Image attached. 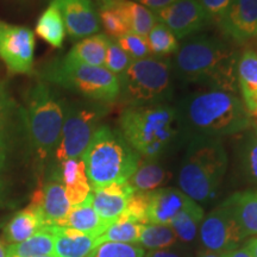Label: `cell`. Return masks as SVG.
I'll use <instances>...</instances> for the list:
<instances>
[{"label": "cell", "instance_id": "1", "mask_svg": "<svg viewBox=\"0 0 257 257\" xmlns=\"http://www.w3.org/2000/svg\"><path fill=\"white\" fill-rule=\"evenodd\" d=\"M238 56L230 42L198 34L180 43L178 51L170 57V63L174 76L181 81L238 93L236 79Z\"/></svg>", "mask_w": 257, "mask_h": 257}, {"label": "cell", "instance_id": "2", "mask_svg": "<svg viewBox=\"0 0 257 257\" xmlns=\"http://www.w3.org/2000/svg\"><path fill=\"white\" fill-rule=\"evenodd\" d=\"M175 106L189 138H220L251 127L248 110L238 93L208 88L184 96Z\"/></svg>", "mask_w": 257, "mask_h": 257}, {"label": "cell", "instance_id": "3", "mask_svg": "<svg viewBox=\"0 0 257 257\" xmlns=\"http://www.w3.org/2000/svg\"><path fill=\"white\" fill-rule=\"evenodd\" d=\"M118 124V130L141 159L159 160L189 140L176 106L169 102L124 107Z\"/></svg>", "mask_w": 257, "mask_h": 257}, {"label": "cell", "instance_id": "4", "mask_svg": "<svg viewBox=\"0 0 257 257\" xmlns=\"http://www.w3.org/2000/svg\"><path fill=\"white\" fill-rule=\"evenodd\" d=\"M227 162L220 138L192 136L180 167V189L195 202L210 201L223 182Z\"/></svg>", "mask_w": 257, "mask_h": 257}, {"label": "cell", "instance_id": "5", "mask_svg": "<svg viewBox=\"0 0 257 257\" xmlns=\"http://www.w3.org/2000/svg\"><path fill=\"white\" fill-rule=\"evenodd\" d=\"M92 191L111 184H125L137 169L141 156L119 130L102 124L82 155Z\"/></svg>", "mask_w": 257, "mask_h": 257}, {"label": "cell", "instance_id": "6", "mask_svg": "<svg viewBox=\"0 0 257 257\" xmlns=\"http://www.w3.org/2000/svg\"><path fill=\"white\" fill-rule=\"evenodd\" d=\"M119 96L124 107L167 104L174 92V74L170 57L149 56L133 61L128 68L118 76Z\"/></svg>", "mask_w": 257, "mask_h": 257}, {"label": "cell", "instance_id": "7", "mask_svg": "<svg viewBox=\"0 0 257 257\" xmlns=\"http://www.w3.org/2000/svg\"><path fill=\"white\" fill-rule=\"evenodd\" d=\"M42 75L47 81L92 101L108 105L117 101L119 96V79L105 67L86 66L63 57L48 64Z\"/></svg>", "mask_w": 257, "mask_h": 257}, {"label": "cell", "instance_id": "8", "mask_svg": "<svg viewBox=\"0 0 257 257\" xmlns=\"http://www.w3.org/2000/svg\"><path fill=\"white\" fill-rule=\"evenodd\" d=\"M63 102L51 92L46 83L40 82L29 93L24 120L41 160L55 153L64 121Z\"/></svg>", "mask_w": 257, "mask_h": 257}, {"label": "cell", "instance_id": "9", "mask_svg": "<svg viewBox=\"0 0 257 257\" xmlns=\"http://www.w3.org/2000/svg\"><path fill=\"white\" fill-rule=\"evenodd\" d=\"M108 110L107 104L96 101L69 106L64 114L59 144L54 153L55 159L60 163L70 159H81Z\"/></svg>", "mask_w": 257, "mask_h": 257}, {"label": "cell", "instance_id": "10", "mask_svg": "<svg viewBox=\"0 0 257 257\" xmlns=\"http://www.w3.org/2000/svg\"><path fill=\"white\" fill-rule=\"evenodd\" d=\"M199 230L201 244L206 251L230 252L244 240L227 199L204 217Z\"/></svg>", "mask_w": 257, "mask_h": 257}, {"label": "cell", "instance_id": "11", "mask_svg": "<svg viewBox=\"0 0 257 257\" xmlns=\"http://www.w3.org/2000/svg\"><path fill=\"white\" fill-rule=\"evenodd\" d=\"M35 35L30 29L0 23V59L12 73L28 74L34 67Z\"/></svg>", "mask_w": 257, "mask_h": 257}, {"label": "cell", "instance_id": "12", "mask_svg": "<svg viewBox=\"0 0 257 257\" xmlns=\"http://www.w3.org/2000/svg\"><path fill=\"white\" fill-rule=\"evenodd\" d=\"M153 14L156 22L170 29L179 41L197 35L210 24L198 0H178Z\"/></svg>", "mask_w": 257, "mask_h": 257}, {"label": "cell", "instance_id": "13", "mask_svg": "<svg viewBox=\"0 0 257 257\" xmlns=\"http://www.w3.org/2000/svg\"><path fill=\"white\" fill-rule=\"evenodd\" d=\"M60 11L72 40L93 36L100 31V21L93 0H51Z\"/></svg>", "mask_w": 257, "mask_h": 257}, {"label": "cell", "instance_id": "14", "mask_svg": "<svg viewBox=\"0 0 257 257\" xmlns=\"http://www.w3.org/2000/svg\"><path fill=\"white\" fill-rule=\"evenodd\" d=\"M219 29L230 42L248 43L257 37V0H233Z\"/></svg>", "mask_w": 257, "mask_h": 257}, {"label": "cell", "instance_id": "15", "mask_svg": "<svg viewBox=\"0 0 257 257\" xmlns=\"http://www.w3.org/2000/svg\"><path fill=\"white\" fill-rule=\"evenodd\" d=\"M31 206L35 207L43 217L48 227L57 225L61 226L68 216L72 205L67 198L64 186L57 174L50 179L43 187L38 188L32 195Z\"/></svg>", "mask_w": 257, "mask_h": 257}, {"label": "cell", "instance_id": "16", "mask_svg": "<svg viewBox=\"0 0 257 257\" xmlns=\"http://www.w3.org/2000/svg\"><path fill=\"white\" fill-rule=\"evenodd\" d=\"M193 200L181 189L161 187L149 192L147 220L148 224L170 225L173 219Z\"/></svg>", "mask_w": 257, "mask_h": 257}, {"label": "cell", "instance_id": "17", "mask_svg": "<svg viewBox=\"0 0 257 257\" xmlns=\"http://www.w3.org/2000/svg\"><path fill=\"white\" fill-rule=\"evenodd\" d=\"M135 191L128 182L111 184L93 189L91 192L92 206L100 219L111 226L124 213Z\"/></svg>", "mask_w": 257, "mask_h": 257}, {"label": "cell", "instance_id": "18", "mask_svg": "<svg viewBox=\"0 0 257 257\" xmlns=\"http://www.w3.org/2000/svg\"><path fill=\"white\" fill-rule=\"evenodd\" d=\"M51 231L55 234L54 255L57 257H88L99 245L98 237L70 227L54 225Z\"/></svg>", "mask_w": 257, "mask_h": 257}, {"label": "cell", "instance_id": "19", "mask_svg": "<svg viewBox=\"0 0 257 257\" xmlns=\"http://www.w3.org/2000/svg\"><path fill=\"white\" fill-rule=\"evenodd\" d=\"M59 176L72 206L82 204L91 194L92 188L82 159H70L61 162Z\"/></svg>", "mask_w": 257, "mask_h": 257}, {"label": "cell", "instance_id": "20", "mask_svg": "<svg viewBox=\"0 0 257 257\" xmlns=\"http://www.w3.org/2000/svg\"><path fill=\"white\" fill-rule=\"evenodd\" d=\"M236 79L238 93L246 110H252L257 106V53L252 48H246L239 54Z\"/></svg>", "mask_w": 257, "mask_h": 257}, {"label": "cell", "instance_id": "21", "mask_svg": "<svg viewBox=\"0 0 257 257\" xmlns=\"http://www.w3.org/2000/svg\"><path fill=\"white\" fill-rule=\"evenodd\" d=\"M227 201L244 239L257 236V189L234 193Z\"/></svg>", "mask_w": 257, "mask_h": 257}, {"label": "cell", "instance_id": "22", "mask_svg": "<svg viewBox=\"0 0 257 257\" xmlns=\"http://www.w3.org/2000/svg\"><path fill=\"white\" fill-rule=\"evenodd\" d=\"M46 229L47 225L40 212L29 205L27 208L19 211L6 225L5 239L10 243V245L17 244L24 242L31 236Z\"/></svg>", "mask_w": 257, "mask_h": 257}, {"label": "cell", "instance_id": "23", "mask_svg": "<svg viewBox=\"0 0 257 257\" xmlns=\"http://www.w3.org/2000/svg\"><path fill=\"white\" fill-rule=\"evenodd\" d=\"M61 226L70 227L80 232L99 237L108 229V225L100 219L92 206V195L89 194L82 204L72 206L68 216Z\"/></svg>", "mask_w": 257, "mask_h": 257}, {"label": "cell", "instance_id": "24", "mask_svg": "<svg viewBox=\"0 0 257 257\" xmlns=\"http://www.w3.org/2000/svg\"><path fill=\"white\" fill-rule=\"evenodd\" d=\"M108 37L105 34H95L82 38L74 44L66 59L72 62L93 67H104Z\"/></svg>", "mask_w": 257, "mask_h": 257}, {"label": "cell", "instance_id": "25", "mask_svg": "<svg viewBox=\"0 0 257 257\" xmlns=\"http://www.w3.org/2000/svg\"><path fill=\"white\" fill-rule=\"evenodd\" d=\"M169 179L170 174L159 160L141 159L137 169L127 182L135 192L149 193L161 188Z\"/></svg>", "mask_w": 257, "mask_h": 257}, {"label": "cell", "instance_id": "26", "mask_svg": "<svg viewBox=\"0 0 257 257\" xmlns=\"http://www.w3.org/2000/svg\"><path fill=\"white\" fill-rule=\"evenodd\" d=\"M112 4L119 10L130 32L147 37L156 23L153 11L131 0H111Z\"/></svg>", "mask_w": 257, "mask_h": 257}, {"label": "cell", "instance_id": "27", "mask_svg": "<svg viewBox=\"0 0 257 257\" xmlns=\"http://www.w3.org/2000/svg\"><path fill=\"white\" fill-rule=\"evenodd\" d=\"M55 234L50 229L42 230L24 242L11 244L6 249V257H37L54 255Z\"/></svg>", "mask_w": 257, "mask_h": 257}, {"label": "cell", "instance_id": "28", "mask_svg": "<svg viewBox=\"0 0 257 257\" xmlns=\"http://www.w3.org/2000/svg\"><path fill=\"white\" fill-rule=\"evenodd\" d=\"M36 34L53 48H61L67 31L60 11L54 4L41 15L36 25Z\"/></svg>", "mask_w": 257, "mask_h": 257}, {"label": "cell", "instance_id": "29", "mask_svg": "<svg viewBox=\"0 0 257 257\" xmlns=\"http://www.w3.org/2000/svg\"><path fill=\"white\" fill-rule=\"evenodd\" d=\"M204 210L198 202L193 200L184 208L170 223V227L175 231L178 238L184 242H192L197 237L200 225L204 220Z\"/></svg>", "mask_w": 257, "mask_h": 257}, {"label": "cell", "instance_id": "30", "mask_svg": "<svg viewBox=\"0 0 257 257\" xmlns=\"http://www.w3.org/2000/svg\"><path fill=\"white\" fill-rule=\"evenodd\" d=\"M150 55L155 57H169L174 55L180 47V42L172 30L165 24L156 22L147 36Z\"/></svg>", "mask_w": 257, "mask_h": 257}, {"label": "cell", "instance_id": "31", "mask_svg": "<svg viewBox=\"0 0 257 257\" xmlns=\"http://www.w3.org/2000/svg\"><path fill=\"white\" fill-rule=\"evenodd\" d=\"M178 242V236L170 225L144 224L138 243L149 250L168 249Z\"/></svg>", "mask_w": 257, "mask_h": 257}, {"label": "cell", "instance_id": "32", "mask_svg": "<svg viewBox=\"0 0 257 257\" xmlns=\"http://www.w3.org/2000/svg\"><path fill=\"white\" fill-rule=\"evenodd\" d=\"M239 162L245 179L257 187V133L255 130L246 135L240 144Z\"/></svg>", "mask_w": 257, "mask_h": 257}, {"label": "cell", "instance_id": "33", "mask_svg": "<svg viewBox=\"0 0 257 257\" xmlns=\"http://www.w3.org/2000/svg\"><path fill=\"white\" fill-rule=\"evenodd\" d=\"M142 224L133 223V221L117 220L98 237V243L117 242V243H138L142 231Z\"/></svg>", "mask_w": 257, "mask_h": 257}, {"label": "cell", "instance_id": "34", "mask_svg": "<svg viewBox=\"0 0 257 257\" xmlns=\"http://www.w3.org/2000/svg\"><path fill=\"white\" fill-rule=\"evenodd\" d=\"M88 257H144V249L137 244L105 242L99 244Z\"/></svg>", "mask_w": 257, "mask_h": 257}, {"label": "cell", "instance_id": "35", "mask_svg": "<svg viewBox=\"0 0 257 257\" xmlns=\"http://www.w3.org/2000/svg\"><path fill=\"white\" fill-rule=\"evenodd\" d=\"M115 42L133 61L143 60L152 56L150 55L147 37L141 36V35L135 34V32H127L124 36L117 38Z\"/></svg>", "mask_w": 257, "mask_h": 257}, {"label": "cell", "instance_id": "36", "mask_svg": "<svg viewBox=\"0 0 257 257\" xmlns=\"http://www.w3.org/2000/svg\"><path fill=\"white\" fill-rule=\"evenodd\" d=\"M131 63H133V60L130 59V56L118 46L115 40L108 37L107 51H106L104 64L105 68L110 70L115 76H119L128 68Z\"/></svg>", "mask_w": 257, "mask_h": 257}, {"label": "cell", "instance_id": "37", "mask_svg": "<svg viewBox=\"0 0 257 257\" xmlns=\"http://www.w3.org/2000/svg\"><path fill=\"white\" fill-rule=\"evenodd\" d=\"M149 202V193L135 192L127 202L124 213L119 217L121 221H133L137 224H148L147 211Z\"/></svg>", "mask_w": 257, "mask_h": 257}, {"label": "cell", "instance_id": "38", "mask_svg": "<svg viewBox=\"0 0 257 257\" xmlns=\"http://www.w3.org/2000/svg\"><path fill=\"white\" fill-rule=\"evenodd\" d=\"M198 2L206 14L210 24L219 25L232 5L233 0H198Z\"/></svg>", "mask_w": 257, "mask_h": 257}, {"label": "cell", "instance_id": "39", "mask_svg": "<svg viewBox=\"0 0 257 257\" xmlns=\"http://www.w3.org/2000/svg\"><path fill=\"white\" fill-rule=\"evenodd\" d=\"M131 2L137 3V4L144 6V8L149 9L150 11L155 12L161 9H165L173 3L178 2V0H131Z\"/></svg>", "mask_w": 257, "mask_h": 257}, {"label": "cell", "instance_id": "40", "mask_svg": "<svg viewBox=\"0 0 257 257\" xmlns=\"http://www.w3.org/2000/svg\"><path fill=\"white\" fill-rule=\"evenodd\" d=\"M144 257H186V256L174 251V250L160 249V250H150V251L144 253Z\"/></svg>", "mask_w": 257, "mask_h": 257}, {"label": "cell", "instance_id": "41", "mask_svg": "<svg viewBox=\"0 0 257 257\" xmlns=\"http://www.w3.org/2000/svg\"><path fill=\"white\" fill-rule=\"evenodd\" d=\"M243 248L248 251L252 257H257V236L253 238H250L246 240L245 244L243 245Z\"/></svg>", "mask_w": 257, "mask_h": 257}, {"label": "cell", "instance_id": "42", "mask_svg": "<svg viewBox=\"0 0 257 257\" xmlns=\"http://www.w3.org/2000/svg\"><path fill=\"white\" fill-rule=\"evenodd\" d=\"M227 257H252V256L242 246V248H237L232 250V251L227 252Z\"/></svg>", "mask_w": 257, "mask_h": 257}, {"label": "cell", "instance_id": "43", "mask_svg": "<svg viewBox=\"0 0 257 257\" xmlns=\"http://www.w3.org/2000/svg\"><path fill=\"white\" fill-rule=\"evenodd\" d=\"M250 120H251V127H253V130L257 131V106L253 107L252 110L248 111Z\"/></svg>", "mask_w": 257, "mask_h": 257}, {"label": "cell", "instance_id": "44", "mask_svg": "<svg viewBox=\"0 0 257 257\" xmlns=\"http://www.w3.org/2000/svg\"><path fill=\"white\" fill-rule=\"evenodd\" d=\"M198 257H227V252H212V251H204L200 252Z\"/></svg>", "mask_w": 257, "mask_h": 257}, {"label": "cell", "instance_id": "45", "mask_svg": "<svg viewBox=\"0 0 257 257\" xmlns=\"http://www.w3.org/2000/svg\"><path fill=\"white\" fill-rule=\"evenodd\" d=\"M0 257H6V249L3 246L2 243H0Z\"/></svg>", "mask_w": 257, "mask_h": 257}, {"label": "cell", "instance_id": "46", "mask_svg": "<svg viewBox=\"0 0 257 257\" xmlns=\"http://www.w3.org/2000/svg\"><path fill=\"white\" fill-rule=\"evenodd\" d=\"M3 160H4V155H3V150H2V147H0V168H2V163H3Z\"/></svg>", "mask_w": 257, "mask_h": 257}, {"label": "cell", "instance_id": "47", "mask_svg": "<svg viewBox=\"0 0 257 257\" xmlns=\"http://www.w3.org/2000/svg\"><path fill=\"white\" fill-rule=\"evenodd\" d=\"M0 111H2V100H0Z\"/></svg>", "mask_w": 257, "mask_h": 257}, {"label": "cell", "instance_id": "48", "mask_svg": "<svg viewBox=\"0 0 257 257\" xmlns=\"http://www.w3.org/2000/svg\"><path fill=\"white\" fill-rule=\"evenodd\" d=\"M256 38H257V37H256ZM256 46H257V44H256ZM256 53H257V51H256Z\"/></svg>", "mask_w": 257, "mask_h": 257}, {"label": "cell", "instance_id": "49", "mask_svg": "<svg viewBox=\"0 0 257 257\" xmlns=\"http://www.w3.org/2000/svg\"><path fill=\"white\" fill-rule=\"evenodd\" d=\"M256 133H257V131H256Z\"/></svg>", "mask_w": 257, "mask_h": 257}]
</instances>
